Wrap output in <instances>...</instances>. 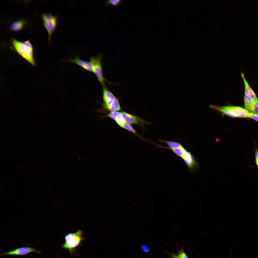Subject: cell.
<instances>
[{"label": "cell", "instance_id": "cell-13", "mask_svg": "<svg viewBox=\"0 0 258 258\" xmlns=\"http://www.w3.org/2000/svg\"><path fill=\"white\" fill-rule=\"evenodd\" d=\"M25 23V22L24 20H19L11 24L10 26V29L11 30L14 31H19L23 28Z\"/></svg>", "mask_w": 258, "mask_h": 258}, {"label": "cell", "instance_id": "cell-2", "mask_svg": "<svg viewBox=\"0 0 258 258\" xmlns=\"http://www.w3.org/2000/svg\"><path fill=\"white\" fill-rule=\"evenodd\" d=\"M84 238L83 236L82 231L79 230L73 233L67 234L65 237V241L62 246V248L67 250L71 254L75 249L81 244Z\"/></svg>", "mask_w": 258, "mask_h": 258}, {"label": "cell", "instance_id": "cell-23", "mask_svg": "<svg viewBox=\"0 0 258 258\" xmlns=\"http://www.w3.org/2000/svg\"><path fill=\"white\" fill-rule=\"evenodd\" d=\"M179 255L180 256L181 258H188L186 254L183 251H180L179 252Z\"/></svg>", "mask_w": 258, "mask_h": 258}, {"label": "cell", "instance_id": "cell-24", "mask_svg": "<svg viewBox=\"0 0 258 258\" xmlns=\"http://www.w3.org/2000/svg\"><path fill=\"white\" fill-rule=\"evenodd\" d=\"M141 247L142 251L144 252H147L149 251V249L148 247L145 245H141Z\"/></svg>", "mask_w": 258, "mask_h": 258}, {"label": "cell", "instance_id": "cell-6", "mask_svg": "<svg viewBox=\"0 0 258 258\" xmlns=\"http://www.w3.org/2000/svg\"><path fill=\"white\" fill-rule=\"evenodd\" d=\"M33 252L38 253L39 254H41V253L40 251L33 247H19L10 251L1 254L0 256L5 255L23 256Z\"/></svg>", "mask_w": 258, "mask_h": 258}, {"label": "cell", "instance_id": "cell-3", "mask_svg": "<svg viewBox=\"0 0 258 258\" xmlns=\"http://www.w3.org/2000/svg\"><path fill=\"white\" fill-rule=\"evenodd\" d=\"M11 42L15 50L19 54L32 64H35L33 50L15 38L11 39Z\"/></svg>", "mask_w": 258, "mask_h": 258}, {"label": "cell", "instance_id": "cell-15", "mask_svg": "<svg viewBox=\"0 0 258 258\" xmlns=\"http://www.w3.org/2000/svg\"><path fill=\"white\" fill-rule=\"evenodd\" d=\"M121 109L119 99L116 97L108 108V111L111 112L118 111H121Z\"/></svg>", "mask_w": 258, "mask_h": 258}, {"label": "cell", "instance_id": "cell-7", "mask_svg": "<svg viewBox=\"0 0 258 258\" xmlns=\"http://www.w3.org/2000/svg\"><path fill=\"white\" fill-rule=\"evenodd\" d=\"M122 116L126 122L129 124H136L143 126L145 124H149L150 123L140 118L126 112L122 111Z\"/></svg>", "mask_w": 258, "mask_h": 258}, {"label": "cell", "instance_id": "cell-25", "mask_svg": "<svg viewBox=\"0 0 258 258\" xmlns=\"http://www.w3.org/2000/svg\"><path fill=\"white\" fill-rule=\"evenodd\" d=\"M171 256L172 258H181L179 254L177 255L173 253L171 254Z\"/></svg>", "mask_w": 258, "mask_h": 258}, {"label": "cell", "instance_id": "cell-26", "mask_svg": "<svg viewBox=\"0 0 258 258\" xmlns=\"http://www.w3.org/2000/svg\"><path fill=\"white\" fill-rule=\"evenodd\" d=\"M255 153L256 160L258 161V148L256 149Z\"/></svg>", "mask_w": 258, "mask_h": 258}, {"label": "cell", "instance_id": "cell-18", "mask_svg": "<svg viewBox=\"0 0 258 258\" xmlns=\"http://www.w3.org/2000/svg\"><path fill=\"white\" fill-rule=\"evenodd\" d=\"M117 124L122 127L124 124L126 122L122 115V112H119L116 116L115 120Z\"/></svg>", "mask_w": 258, "mask_h": 258}, {"label": "cell", "instance_id": "cell-10", "mask_svg": "<svg viewBox=\"0 0 258 258\" xmlns=\"http://www.w3.org/2000/svg\"><path fill=\"white\" fill-rule=\"evenodd\" d=\"M68 60L77 64L87 71L93 72L92 67L90 62L81 60L80 59L78 56L74 59H69Z\"/></svg>", "mask_w": 258, "mask_h": 258}, {"label": "cell", "instance_id": "cell-12", "mask_svg": "<svg viewBox=\"0 0 258 258\" xmlns=\"http://www.w3.org/2000/svg\"><path fill=\"white\" fill-rule=\"evenodd\" d=\"M155 145L156 146L157 148H165L170 150L172 151L177 155L182 158L184 157L188 152L184 148H173L162 146L156 144V143L155 144Z\"/></svg>", "mask_w": 258, "mask_h": 258}, {"label": "cell", "instance_id": "cell-11", "mask_svg": "<svg viewBox=\"0 0 258 258\" xmlns=\"http://www.w3.org/2000/svg\"><path fill=\"white\" fill-rule=\"evenodd\" d=\"M182 158L190 170L193 169L197 166V162L193 155L188 152Z\"/></svg>", "mask_w": 258, "mask_h": 258}, {"label": "cell", "instance_id": "cell-19", "mask_svg": "<svg viewBox=\"0 0 258 258\" xmlns=\"http://www.w3.org/2000/svg\"><path fill=\"white\" fill-rule=\"evenodd\" d=\"M249 111L251 113L258 114V100L254 102Z\"/></svg>", "mask_w": 258, "mask_h": 258}, {"label": "cell", "instance_id": "cell-16", "mask_svg": "<svg viewBox=\"0 0 258 258\" xmlns=\"http://www.w3.org/2000/svg\"><path fill=\"white\" fill-rule=\"evenodd\" d=\"M244 101L245 108L246 109L249 110L254 101L245 94L244 96Z\"/></svg>", "mask_w": 258, "mask_h": 258}, {"label": "cell", "instance_id": "cell-8", "mask_svg": "<svg viewBox=\"0 0 258 258\" xmlns=\"http://www.w3.org/2000/svg\"><path fill=\"white\" fill-rule=\"evenodd\" d=\"M103 107L106 110H108L116 97L114 95L109 91L106 86L102 87Z\"/></svg>", "mask_w": 258, "mask_h": 258}, {"label": "cell", "instance_id": "cell-27", "mask_svg": "<svg viewBox=\"0 0 258 258\" xmlns=\"http://www.w3.org/2000/svg\"><path fill=\"white\" fill-rule=\"evenodd\" d=\"M256 162L257 165L258 167V161L256 160Z\"/></svg>", "mask_w": 258, "mask_h": 258}, {"label": "cell", "instance_id": "cell-14", "mask_svg": "<svg viewBox=\"0 0 258 258\" xmlns=\"http://www.w3.org/2000/svg\"><path fill=\"white\" fill-rule=\"evenodd\" d=\"M158 141L164 143L167 145L169 147L173 148H181L184 147L180 143L175 141L165 140L159 139Z\"/></svg>", "mask_w": 258, "mask_h": 258}, {"label": "cell", "instance_id": "cell-22", "mask_svg": "<svg viewBox=\"0 0 258 258\" xmlns=\"http://www.w3.org/2000/svg\"><path fill=\"white\" fill-rule=\"evenodd\" d=\"M27 47L31 49L32 50H33V48L31 44V43L30 42V40H28L27 41H24L22 42Z\"/></svg>", "mask_w": 258, "mask_h": 258}, {"label": "cell", "instance_id": "cell-1", "mask_svg": "<svg viewBox=\"0 0 258 258\" xmlns=\"http://www.w3.org/2000/svg\"><path fill=\"white\" fill-rule=\"evenodd\" d=\"M210 108L218 111L223 116L232 118H248L249 112L242 107L230 105L224 106L210 105Z\"/></svg>", "mask_w": 258, "mask_h": 258}, {"label": "cell", "instance_id": "cell-17", "mask_svg": "<svg viewBox=\"0 0 258 258\" xmlns=\"http://www.w3.org/2000/svg\"><path fill=\"white\" fill-rule=\"evenodd\" d=\"M122 127L135 134L141 139L144 140L143 138L138 134L132 126L129 124L125 122L123 125Z\"/></svg>", "mask_w": 258, "mask_h": 258}, {"label": "cell", "instance_id": "cell-9", "mask_svg": "<svg viewBox=\"0 0 258 258\" xmlns=\"http://www.w3.org/2000/svg\"><path fill=\"white\" fill-rule=\"evenodd\" d=\"M241 75L244 84V94L250 97L254 101L258 100L256 93L248 83L244 74L241 72Z\"/></svg>", "mask_w": 258, "mask_h": 258}, {"label": "cell", "instance_id": "cell-21", "mask_svg": "<svg viewBox=\"0 0 258 258\" xmlns=\"http://www.w3.org/2000/svg\"><path fill=\"white\" fill-rule=\"evenodd\" d=\"M248 118L253 119L258 122V114L250 113L248 115Z\"/></svg>", "mask_w": 258, "mask_h": 258}, {"label": "cell", "instance_id": "cell-4", "mask_svg": "<svg viewBox=\"0 0 258 258\" xmlns=\"http://www.w3.org/2000/svg\"><path fill=\"white\" fill-rule=\"evenodd\" d=\"M102 57V54H100L96 57H91L90 59L93 72L102 85V87L106 86L105 81L109 84L111 83L106 80L103 76L101 63Z\"/></svg>", "mask_w": 258, "mask_h": 258}, {"label": "cell", "instance_id": "cell-5", "mask_svg": "<svg viewBox=\"0 0 258 258\" xmlns=\"http://www.w3.org/2000/svg\"><path fill=\"white\" fill-rule=\"evenodd\" d=\"M44 26L48 32V38L51 41V36L57 25L58 17L50 13H44L41 15Z\"/></svg>", "mask_w": 258, "mask_h": 258}, {"label": "cell", "instance_id": "cell-20", "mask_svg": "<svg viewBox=\"0 0 258 258\" xmlns=\"http://www.w3.org/2000/svg\"><path fill=\"white\" fill-rule=\"evenodd\" d=\"M120 0H110L107 1V4L109 5L111 4L113 5H118L120 2Z\"/></svg>", "mask_w": 258, "mask_h": 258}]
</instances>
